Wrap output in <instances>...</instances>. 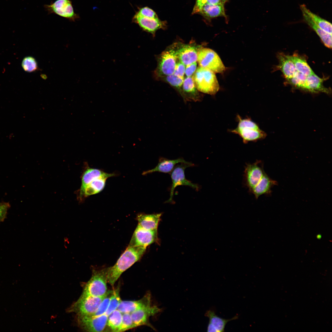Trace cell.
Returning <instances> with one entry per match:
<instances>
[{
  "label": "cell",
  "instance_id": "obj_44",
  "mask_svg": "<svg viewBox=\"0 0 332 332\" xmlns=\"http://www.w3.org/2000/svg\"><path fill=\"white\" fill-rule=\"evenodd\" d=\"M321 235H318L317 236V238L318 239H320L321 238Z\"/></svg>",
  "mask_w": 332,
  "mask_h": 332
},
{
  "label": "cell",
  "instance_id": "obj_2",
  "mask_svg": "<svg viewBox=\"0 0 332 332\" xmlns=\"http://www.w3.org/2000/svg\"><path fill=\"white\" fill-rule=\"evenodd\" d=\"M236 119L238 121L237 126L230 131L239 135L242 138L244 143L247 144L250 141L256 142L266 137V133L250 118H243L238 115Z\"/></svg>",
  "mask_w": 332,
  "mask_h": 332
},
{
  "label": "cell",
  "instance_id": "obj_9",
  "mask_svg": "<svg viewBox=\"0 0 332 332\" xmlns=\"http://www.w3.org/2000/svg\"><path fill=\"white\" fill-rule=\"evenodd\" d=\"M44 7L49 14L54 13L71 21H75L79 17L74 12L70 0H56Z\"/></svg>",
  "mask_w": 332,
  "mask_h": 332
},
{
  "label": "cell",
  "instance_id": "obj_33",
  "mask_svg": "<svg viewBox=\"0 0 332 332\" xmlns=\"http://www.w3.org/2000/svg\"><path fill=\"white\" fill-rule=\"evenodd\" d=\"M113 292V290L108 291L106 295L100 304L95 312L89 316L83 317H95L104 314L108 307Z\"/></svg>",
  "mask_w": 332,
  "mask_h": 332
},
{
  "label": "cell",
  "instance_id": "obj_22",
  "mask_svg": "<svg viewBox=\"0 0 332 332\" xmlns=\"http://www.w3.org/2000/svg\"><path fill=\"white\" fill-rule=\"evenodd\" d=\"M108 176H104L96 178L87 185L82 192L79 193L81 200L85 197L97 194L104 188Z\"/></svg>",
  "mask_w": 332,
  "mask_h": 332
},
{
  "label": "cell",
  "instance_id": "obj_30",
  "mask_svg": "<svg viewBox=\"0 0 332 332\" xmlns=\"http://www.w3.org/2000/svg\"><path fill=\"white\" fill-rule=\"evenodd\" d=\"M122 313L117 309L108 316L107 325L112 331H117L122 322Z\"/></svg>",
  "mask_w": 332,
  "mask_h": 332
},
{
  "label": "cell",
  "instance_id": "obj_32",
  "mask_svg": "<svg viewBox=\"0 0 332 332\" xmlns=\"http://www.w3.org/2000/svg\"><path fill=\"white\" fill-rule=\"evenodd\" d=\"M119 291V287L113 290L108 307L105 313L108 316L117 309L122 301L120 296Z\"/></svg>",
  "mask_w": 332,
  "mask_h": 332
},
{
  "label": "cell",
  "instance_id": "obj_38",
  "mask_svg": "<svg viewBox=\"0 0 332 332\" xmlns=\"http://www.w3.org/2000/svg\"><path fill=\"white\" fill-rule=\"evenodd\" d=\"M10 207L9 203L0 202V223L3 222L6 218L7 211Z\"/></svg>",
  "mask_w": 332,
  "mask_h": 332
},
{
  "label": "cell",
  "instance_id": "obj_11",
  "mask_svg": "<svg viewBox=\"0 0 332 332\" xmlns=\"http://www.w3.org/2000/svg\"><path fill=\"white\" fill-rule=\"evenodd\" d=\"M157 230L144 229L139 224L136 228L128 246L146 247L157 241Z\"/></svg>",
  "mask_w": 332,
  "mask_h": 332
},
{
  "label": "cell",
  "instance_id": "obj_40",
  "mask_svg": "<svg viewBox=\"0 0 332 332\" xmlns=\"http://www.w3.org/2000/svg\"><path fill=\"white\" fill-rule=\"evenodd\" d=\"M186 66L184 74L187 77H192L197 68L196 62Z\"/></svg>",
  "mask_w": 332,
  "mask_h": 332
},
{
  "label": "cell",
  "instance_id": "obj_39",
  "mask_svg": "<svg viewBox=\"0 0 332 332\" xmlns=\"http://www.w3.org/2000/svg\"><path fill=\"white\" fill-rule=\"evenodd\" d=\"M186 66L180 61L177 62L173 74L179 77L184 78Z\"/></svg>",
  "mask_w": 332,
  "mask_h": 332
},
{
  "label": "cell",
  "instance_id": "obj_10",
  "mask_svg": "<svg viewBox=\"0 0 332 332\" xmlns=\"http://www.w3.org/2000/svg\"><path fill=\"white\" fill-rule=\"evenodd\" d=\"M265 172L260 161L252 164H247L245 167L243 178L245 185L249 192L260 182Z\"/></svg>",
  "mask_w": 332,
  "mask_h": 332
},
{
  "label": "cell",
  "instance_id": "obj_15",
  "mask_svg": "<svg viewBox=\"0 0 332 332\" xmlns=\"http://www.w3.org/2000/svg\"><path fill=\"white\" fill-rule=\"evenodd\" d=\"M152 304L150 293L148 292L141 299L136 301H121L117 309L122 313H129Z\"/></svg>",
  "mask_w": 332,
  "mask_h": 332
},
{
  "label": "cell",
  "instance_id": "obj_37",
  "mask_svg": "<svg viewBox=\"0 0 332 332\" xmlns=\"http://www.w3.org/2000/svg\"><path fill=\"white\" fill-rule=\"evenodd\" d=\"M136 14L143 17L154 19L158 18L156 13L148 7H146L140 9Z\"/></svg>",
  "mask_w": 332,
  "mask_h": 332
},
{
  "label": "cell",
  "instance_id": "obj_35",
  "mask_svg": "<svg viewBox=\"0 0 332 332\" xmlns=\"http://www.w3.org/2000/svg\"><path fill=\"white\" fill-rule=\"evenodd\" d=\"M307 76L297 71L292 77L287 79V81L292 86L302 90Z\"/></svg>",
  "mask_w": 332,
  "mask_h": 332
},
{
  "label": "cell",
  "instance_id": "obj_29",
  "mask_svg": "<svg viewBox=\"0 0 332 332\" xmlns=\"http://www.w3.org/2000/svg\"><path fill=\"white\" fill-rule=\"evenodd\" d=\"M290 57L298 72L306 76L314 73L308 65L306 59L302 57L298 54H295L290 56Z\"/></svg>",
  "mask_w": 332,
  "mask_h": 332
},
{
  "label": "cell",
  "instance_id": "obj_26",
  "mask_svg": "<svg viewBox=\"0 0 332 332\" xmlns=\"http://www.w3.org/2000/svg\"><path fill=\"white\" fill-rule=\"evenodd\" d=\"M199 13L208 19L219 17H223L227 18L224 4L213 5L206 3L203 6Z\"/></svg>",
  "mask_w": 332,
  "mask_h": 332
},
{
  "label": "cell",
  "instance_id": "obj_6",
  "mask_svg": "<svg viewBox=\"0 0 332 332\" xmlns=\"http://www.w3.org/2000/svg\"><path fill=\"white\" fill-rule=\"evenodd\" d=\"M195 166L194 164L189 162L188 163H180V164L175 167L171 174L172 184L170 191V198L166 201L167 202H172L174 190L178 186H188L196 191L199 190L200 188L199 186L187 180L184 174V171L186 168Z\"/></svg>",
  "mask_w": 332,
  "mask_h": 332
},
{
  "label": "cell",
  "instance_id": "obj_12",
  "mask_svg": "<svg viewBox=\"0 0 332 332\" xmlns=\"http://www.w3.org/2000/svg\"><path fill=\"white\" fill-rule=\"evenodd\" d=\"M161 310L157 306L151 304L134 311L130 314L135 327L146 325L154 330L155 329L149 322V318L160 313Z\"/></svg>",
  "mask_w": 332,
  "mask_h": 332
},
{
  "label": "cell",
  "instance_id": "obj_18",
  "mask_svg": "<svg viewBox=\"0 0 332 332\" xmlns=\"http://www.w3.org/2000/svg\"><path fill=\"white\" fill-rule=\"evenodd\" d=\"M205 315L209 319L207 332H223L227 323L229 321L238 319L237 315L231 319H226L217 316L213 310L207 311Z\"/></svg>",
  "mask_w": 332,
  "mask_h": 332
},
{
  "label": "cell",
  "instance_id": "obj_23",
  "mask_svg": "<svg viewBox=\"0 0 332 332\" xmlns=\"http://www.w3.org/2000/svg\"><path fill=\"white\" fill-rule=\"evenodd\" d=\"M114 173H108L97 168H88L84 172L81 178V184L80 193L82 192L85 187L94 179L104 176L113 177Z\"/></svg>",
  "mask_w": 332,
  "mask_h": 332
},
{
  "label": "cell",
  "instance_id": "obj_14",
  "mask_svg": "<svg viewBox=\"0 0 332 332\" xmlns=\"http://www.w3.org/2000/svg\"><path fill=\"white\" fill-rule=\"evenodd\" d=\"M200 92L196 87L192 77H186L184 79L181 97L184 102L202 101L203 96Z\"/></svg>",
  "mask_w": 332,
  "mask_h": 332
},
{
  "label": "cell",
  "instance_id": "obj_34",
  "mask_svg": "<svg viewBox=\"0 0 332 332\" xmlns=\"http://www.w3.org/2000/svg\"><path fill=\"white\" fill-rule=\"evenodd\" d=\"M22 66L24 70L28 73L34 72L39 69L37 61L31 56L24 57L22 61Z\"/></svg>",
  "mask_w": 332,
  "mask_h": 332
},
{
  "label": "cell",
  "instance_id": "obj_27",
  "mask_svg": "<svg viewBox=\"0 0 332 332\" xmlns=\"http://www.w3.org/2000/svg\"><path fill=\"white\" fill-rule=\"evenodd\" d=\"M276 182L271 179L265 173L260 182L250 192L258 199L260 196L271 192V188L276 184Z\"/></svg>",
  "mask_w": 332,
  "mask_h": 332
},
{
  "label": "cell",
  "instance_id": "obj_41",
  "mask_svg": "<svg viewBox=\"0 0 332 332\" xmlns=\"http://www.w3.org/2000/svg\"><path fill=\"white\" fill-rule=\"evenodd\" d=\"M207 0H196L192 14L199 13L203 6L207 3Z\"/></svg>",
  "mask_w": 332,
  "mask_h": 332
},
{
  "label": "cell",
  "instance_id": "obj_20",
  "mask_svg": "<svg viewBox=\"0 0 332 332\" xmlns=\"http://www.w3.org/2000/svg\"><path fill=\"white\" fill-rule=\"evenodd\" d=\"M132 20L133 22L137 23L143 30L152 34L158 30L162 28L164 25L158 18L143 17L136 14Z\"/></svg>",
  "mask_w": 332,
  "mask_h": 332
},
{
  "label": "cell",
  "instance_id": "obj_3",
  "mask_svg": "<svg viewBox=\"0 0 332 332\" xmlns=\"http://www.w3.org/2000/svg\"><path fill=\"white\" fill-rule=\"evenodd\" d=\"M196 87L200 92L214 95L219 89V85L215 73L199 66L192 76Z\"/></svg>",
  "mask_w": 332,
  "mask_h": 332
},
{
  "label": "cell",
  "instance_id": "obj_31",
  "mask_svg": "<svg viewBox=\"0 0 332 332\" xmlns=\"http://www.w3.org/2000/svg\"><path fill=\"white\" fill-rule=\"evenodd\" d=\"M160 78L173 87L181 96L182 86L184 78L179 77L173 74Z\"/></svg>",
  "mask_w": 332,
  "mask_h": 332
},
{
  "label": "cell",
  "instance_id": "obj_24",
  "mask_svg": "<svg viewBox=\"0 0 332 332\" xmlns=\"http://www.w3.org/2000/svg\"><path fill=\"white\" fill-rule=\"evenodd\" d=\"M303 20L313 30L320 38L324 45L329 48L332 47V34L325 31L320 28L306 13L302 11Z\"/></svg>",
  "mask_w": 332,
  "mask_h": 332
},
{
  "label": "cell",
  "instance_id": "obj_43",
  "mask_svg": "<svg viewBox=\"0 0 332 332\" xmlns=\"http://www.w3.org/2000/svg\"><path fill=\"white\" fill-rule=\"evenodd\" d=\"M223 3L224 4L227 2L228 0H221Z\"/></svg>",
  "mask_w": 332,
  "mask_h": 332
},
{
  "label": "cell",
  "instance_id": "obj_28",
  "mask_svg": "<svg viewBox=\"0 0 332 332\" xmlns=\"http://www.w3.org/2000/svg\"><path fill=\"white\" fill-rule=\"evenodd\" d=\"M300 8L302 11L307 14L322 29L332 34V24L331 23L312 12L304 4L300 5Z\"/></svg>",
  "mask_w": 332,
  "mask_h": 332
},
{
  "label": "cell",
  "instance_id": "obj_19",
  "mask_svg": "<svg viewBox=\"0 0 332 332\" xmlns=\"http://www.w3.org/2000/svg\"><path fill=\"white\" fill-rule=\"evenodd\" d=\"M183 158H179L174 160H169L161 157L159 159V162L156 166L153 168L145 171L143 173V175L158 172L166 173H170L175 165L179 163H188Z\"/></svg>",
  "mask_w": 332,
  "mask_h": 332
},
{
  "label": "cell",
  "instance_id": "obj_13",
  "mask_svg": "<svg viewBox=\"0 0 332 332\" xmlns=\"http://www.w3.org/2000/svg\"><path fill=\"white\" fill-rule=\"evenodd\" d=\"M108 316L105 314L95 317L78 316V322L84 330L89 332H101L107 325Z\"/></svg>",
  "mask_w": 332,
  "mask_h": 332
},
{
  "label": "cell",
  "instance_id": "obj_42",
  "mask_svg": "<svg viewBox=\"0 0 332 332\" xmlns=\"http://www.w3.org/2000/svg\"><path fill=\"white\" fill-rule=\"evenodd\" d=\"M207 3L211 4H224L221 0H207Z\"/></svg>",
  "mask_w": 332,
  "mask_h": 332
},
{
  "label": "cell",
  "instance_id": "obj_8",
  "mask_svg": "<svg viewBox=\"0 0 332 332\" xmlns=\"http://www.w3.org/2000/svg\"><path fill=\"white\" fill-rule=\"evenodd\" d=\"M176 50L169 48L161 54L155 71L157 77L160 78L173 73L177 59Z\"/></svg>",
  "mask_w": 332,
  "mask_h": 332
},
{
  "label": "cell",
  "instance_id": "obj_16",
  "mask_svg": "<svg viewBox=\"0 0 332 332\" xmlns=\"http://www.w3.org/2000/svg\"><path fill=\"white\" fill-rule=\"evenodd\" d=\"M199 48L193 45H182L176 50L177 59L185 66L196 62Z\"/></svg>",
  "mask_w": 332,
  "mask_h": 332
},
{
  "label": "cell",
  "instance_id": "obj_36",
  "mask_svg": "<svg viewBox=\"0 0 332 332\" xmlns=\"http://www.w3.org/2000/svg\"><path fill=\"white\" fill-rule=\"evenodd\" d=\"M135 327L130 313H122V322L117 332H124Z\"/></svg>",
  "mask_w": 332,
  "mask_h": 332
},
{
  "label": "cell",
  "instance_id": "obj_17",
  "mask_svg": "<svg viewBox=\"0 0 332 332\" xmlns=\"http://www.w3.org/2000/svg\"><path fill=\"white\" fill-rule=\"evenodd\" d=\"M324 79L315 73L307 76L302 90L313 93H323L327 94L331 93L330 89L323 85Z\"/></svg>",
  "mask_w": 332,
  "mask_h": 332
},
{
  "label": "cell",
  "instance_id": "obj_1",
  "mask_svg": "<svg viewBox=\"0 0 332 332\" xmlns=\"http://www.w3.org/2000/svg\"><path fill=\"white\" fill-rule=\"evenodd\" d=\"M146 248L142 246H128L114 266L108 267L107 282L113 286L123 272L140 260L144 254Z\"/></svg>",
  "mask_w": 332,
  "mask_h": 332
},
{
  "label": "cell",
  "instance_id": "obj_25",
  "mask_svg": "<svg viewBox=\"0 0 332 332\" xmlns=\"http://www.w3.org/2000/svg\"><path fill=\"white\" fill-rule=\"evenodd\" d=\"M161 215V213L139 214L136 217L138 224L146 229L157 230Z\"/></svg>",
  "mask_w": 332,
  "mask_h": 332
},
{
  "label": "cell",
  "instance_id": "obj_4",
  "mask_svg": "<svg viewBox=\"0 0 332 332\" xmlns=\"http://www.w3.org/2000/svg\"><path fill=\"white\" fill-rule=\"evenodd\" d=\"M108 268L93 270L92 276L86 284L82 296L101 297L107 294Z\"/></svg>",
  "mask_w": 332,
  "mask_h": 332
},
{
  "label": "cell",
  "instance_id": "obj_7",
  "mask_svg": "<svg viewBox=\"0 0 332 332\" xmlns=\"http://www.w3.org/2000/svg\"><path fill=\"white\" fill-rule=\"evenodd\" d=\"M106 295L101 297L81 295L70 310L77 313L78 316H89L96 312Z\"/></svg>",
  "mask_w": 332,
  "mask_h": 332
},
{
  "label": "cell",
  "instance_id": "obj_21",
  "mask_svg": "<svg viewBox=\"0 0 332 332\" xmlns=\"http://www.w3.org/2000/svg\"><path fill=\"white\" fill-rule=\"evenodd\" d=\"M279 61V69L287 79L292 77L297 71L290 56L280 53L278 55Z\"/></svg>",
  "mask_w": 332,
  "mask_h": 332
},
{
  "label": "cell",
  "instance_id": "obj_5",
  "mask_svg": "<svg viewBox=\"0 0 332 332\" xmlns=\"http://www.w3.org/2000/svg\"><path fill=\"white\" fill-rule=\"evenodd\" d=\"M200 66L215 73H222L225 67L220 58L214 51L208 48H200L197 53V60Z\"/></svg>",
  "mask_w": 332,
  "mask_h": 332
}]
</instances>
